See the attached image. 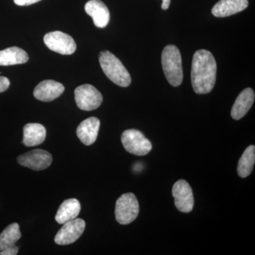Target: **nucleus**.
<instances>
[{"mask_svg": "<svg viewBox=\"0 0 255 255\" xmlns=\"http://www.w3.org/2000/svg\"><path fill=\"white\" fill-rule=\"evenodd\" d=\"M217 64L209 50L194 53L191 65V85L196 94L205 95L212 91L216 81Z\"/></svg>", "mask_w": 255, "mask_h": 255, "instance_id": "nucleus-1", "label": "nucleus"}, {"mask_svg": "<svg viewBox=\"0 0 255 255\" xmlns=\"http://www.w3.org/2000/svg\"><path fill=\"white\" fill-rule=\"evenodd\" d=\"M101 68L107 78L116 85L122 87H128L131 82L130 74L118 58L110 51L104 50L100 54Z\"/></svg>", "mask_w": 255, "mask_h": 255, "instance_id": "nucleus-2", "label": "nucleus"}, {"mask_svg": "<svg viewBox=\"0 0 255 255\" xmlns=\"http://www.w3.org/2000/svg\"><path fill=\"white\" fill-rule=\"evenodd\" d=\"M162 65L167 81L173 87H178L183 81L182 56L177 47L169 45L162 53Z\"/></svg>", "mask_w": 255, "mask_h": 255, "instance_id": "nucleus-3", "label": "nucleus"}, {"mask_svg": "<svg viewBox=\"0 0 255 255\" xmlns=\"http://www.w3.org/2000/svg\"><path fill=\"white\" fill-rule=\"evenodd\" d=\"M139 204L136 196L127 193L119 198L116 203V219L120 224H130L139 214Z\"/></svg>", "mask_w": 255, "mask_h": 255, "instance_id": "nucleus-4", "label": "nucleus"}, {"mask_svg": "<svg viewBox=\"0 0 255 255\" xmlns=\"http://www.w3.org/2000/svg\"><path fill=\"white\" fill-rule=\"evenodd\" d=\"M122 142L124 148L132 155L143 156L152 150V143L139 130L128 129L122 135Z\"/></svg>", "mask_w": 255, "mask_h": 255, "instance_id": "nucleus-5", "label": "nucleus"}, {"mask_svg": "<svg viewBox=\"0 0 255 255\" xmlns=\"http://www.w3.org/2000/svg\"><path fill=\"white\" fill-rule=\"evenodd\" d=\"M75 99L79 108L87 112L97 110L103 102L102 94L91 85L77 87L75 90Z\"/></svg>", "mask_w": 255, "mask_h": 255, "instance_id": "nucleus-6", "label": "nucleus"}, {"mask_svg": "<svg viewBox=\"0 0 255 255\" xmlns=\"http://www.w3.org/2000/svg\"><path fill=\"white\" fill-rule=\"evenodd\" d=\"M43 41L50 50L60 54L71 55L76 50V43L73 38L63 32H50L45 35Z\"/></svg>", "mask_w": 255, "mask_h": 255, "instance_id": "nucleus-7", "label": "nucleus"}, {"mask_svg": "<svg viewBox=\"0 0 255 255\" xmlns=\"http://www.w3.org/2000/svg\"><path fill=\"white\" fill-rule=\"evenodd\" d=\"M85 229V221L75 219L64 223L63 227L57 233L55 243L59 246H68L78 241Z\"/></svg>", "mask_w": 255, "mask_h": 255, "instance_id": "nucleus-8", "label": "nucleus"}, {"mask_svg": "<svg viewBox=\"0 0 255 255\" xmlns=\"http://www.w3.org/2000/svg\"><path fill=\"white\" fill-rule=\"evenodd\" d=\"M174 204L179 211L190 213L194 205V194L189 183L184 179L177 181L172 187Z\"/></svg>", "mask_w": 255, "mask_h": 255, "instance_id": "nucleus-9", "label": "nucleus"}, {"mask_svg": "<svg viewBox=\"0 0 255 255\" xmlns=\"http://www.w3.org/2000/svg\"><path fill=\"white\" fill-rule=\"evenodd\" d=\"M17 162L23 167L40 171L49 167L53 162V157L46 150L36 149L18 156Z\"/></svg>", "mask_w": 255, "mask_h": 255, "instance_id": "nucleus-10", "label": "nucleus"}, {"mask_svg": "<svg viewBox=\"0 0 255 255\" xmlns=\"http://www.w3.org/2000/svg\"><path fill=\"white\" fill-rule=\"evenodd\" d=\"M65 91V87L60 82L48 80L40 82L33 91L35 98L42 102H51L59 97Z\"/></svg>", "mask_w": 255, "mask_h": 255, "instance_id": "nucleus-11", "label": "nucleus"}, {"mask_svg": "<svg viewBox=\"0 0 255 255\" xmlns=\"http://www.w3.org/2000/svg\"><path fill=\"white\" fill-rule=\"evenodd\" d=\"M85 9L87 14L91 16L97 27L105 28L110 22V10L101 0H90L85 4Z\"/></svg>", "mask_w": 255, "mask_h": 255, "instance_id": "nucleus-12", "label": "nucleus"}, {"mask_svg": "<svg viewBox=\"0 0 255 255\" xmlns=\"http://www.w3.org/2000/svg\"><path fill=\"white\" fill-rule=\"evenodd\" d=\"M100 121L90 117L81 122L77 128V135L85 145H91L97 140L100 130Z\"/></svg>", "mask_w": 255, "mask_h": 255, "instance_id": "nucleus-13", "label": "nucleus"}, {"mask_svg": "<svg viewBox=\"0 0 255 255\" xmlns=\"http://www.w3.org/2000/svg\"><path fill=\"white\" fill-rule=\"evenodd\" d=\"M248 4V0H220L213 7L212 14L216 17H226L241 12Z\"/></svg>", "mask_w": 255, "mask_h": 255, "instance_id": "nucleus-14", "label": "nucleus"}, {"mask_svg": "<svg viewBox=\"0 0 255 255\" xmlns=\"http://www.w3.org/2000/svg\"><path fill=\"white\" fill-rule=\"evenodd\" d=\"M255 92L251 88H247L240 94L231 110V117L240 120L246 115L254 103Z\"/></svg>", "mask_w": 255, "mask_h": 255, "instance_id": "nucleus-15", "label": "nucleus"}, {"mask_svg": "<svg viewBox=\"0 0 255 255\" xmlns=\"http://www.w3.org/2000/svg\"><path fill=\"white\" fill-rule=\"evenodd\" d=\"M46 137V130L40 124H28L23 127V143L27 147L41 145Z\"/></svg>", "mask_w": 255, "mask_h": 255, "instance_id": "nucleus-16", "label": "nucleus"}, {"mask_svg": "<svg viewBox=\"0 0 255 255\" xmlns=\"http://www.w3.org/2000/svg\"><path fill=\"white\" fill-rule=\"evenodd\" d=\"M81 211L80 201L76 199H69L64 201L55 215V221L59 224L76 219Z\"/></svg>", "mask_w": 255, "mask_h": 255, "instance_id": "nucleus-17", "label": "nucleus"}, {"mask_svg": "<svg viewBox=\"0 0 255 255\" xmlns=\"http://www.w3.org/2000/svg\"><path fill=\"white\" fill-rule=\"evenodd\" d=\"M28 59L29 58L26 52L18 47H10L0 50V66L26 63Z\"/></svg>", "mask_w": 255, "mask_h": 255, "instance_id": "nucleus-18", "label": "nucleus"}, {"mask_svg": "<svg viewBox=\"0 0 255 255\" xmlns=\"http://www.w3.org/2000/svg\"><path fill=\"white\" fill-rule=\"evenodd\" d=\"M255 162V146L250 145L243 152L238 165V174L242 178L251 175Z\"/></svg>", "mask_w": 255, "mask_h": 255, "instance_id": "nucleus-19", "label": "nucleus"}, {"mask_svg": "<svg viewBox=\"0 0 255 255\" xmlns=\"http://www.w3.org/2000/svg\"><path fill=\"white\" fill-rule=\"evenodd\" d=\"M21 237L18 223H11L0 234V251L14 246Z\"/></svg>", "mask_w": 255, "mask_h": 255, "instance_id": "nucleus-20", "label": "nucleus"}, {"mask_svg": "<svg viewBox=\"0 0 255 255\" xmlns=\"http://www.w3.org/2000/svg\"><path fill=\"white\" fill-rule=\"evenodd\" d=\"M18 247L14 245L9 248H5L2 251H0V255H16L18 254Z\"/></svg>", "mask_w": 255, "mask_h": 255, "instance_id": "nucleus-21", "label": "nucleus"}, {"mask_svg": "<svg viewBox=\"0 0 255 255\" xmlns=\"http://www.w3.org/2000/svg\"><path fill=\"white\" fill-rule=\"evenodd\" d=\"M10 85L9 79L5 77L0 76V93L8 90Z\"/></svg>", "mask_w": 255, "mask_h": 255, "instance_id": "nucleus-22", "label": "nucleus"}, {"mask_svg": "<svg viewBox=\"0 0 255 255\" xmlns=\"http://www.w3.org/2000/svg\"><path fill=\"white\" fill-rule=\"evenodd\" d=\"M41 0H14V3L18 6H28L38 2Z\"/></svg>", "mask_w": 255, "mask_h": 255, "instance_id": "nucleus-23", "label": "nucleus"}, {"mask_svg": "<svg viewBox=\"0 0 255 255\" xmlns=\"http://www.w3.org/2000/svg\"><path fill=\"white\" fill-rule=\"evenodd\" d=\"M171 0H162V9L164 10L168 9Z\"/></svg>", "mask_w": 255, "mask_h": 255, "instance_id": "nucleus-24", "label": "nucleus"}]
</instances>
